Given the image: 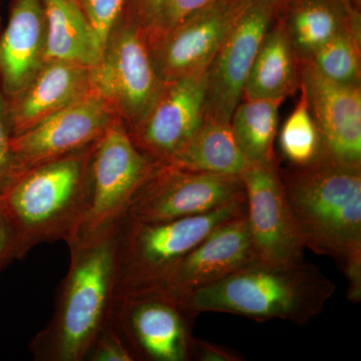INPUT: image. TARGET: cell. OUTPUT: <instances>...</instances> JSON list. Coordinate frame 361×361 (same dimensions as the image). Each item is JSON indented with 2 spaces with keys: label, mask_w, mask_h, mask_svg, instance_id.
Masks as SVG:
<instances>
[{
  "label": "cell",
  "mask_w": 361,
  "mask_h": 361,
  "mask_svg": "<svg viewBox=\"0 0 361 361\" xmlns=\"http://www.w3.org/2000/svg\"><path fill=\"white\" fill-rule=\"evenodd\" d=\"M306 249L334 259L348 279L350 302L361 300V167L323 155L310 165L279 168Z\"/></svg>",
  "instance_id": "1"
},
{
  "label": "cell",
  "mask_w": 361,
  "mask_h": 361,
  "mask_svg": "<svg viewBox=\"0 0 361 361\" xmlns=\"http://www.w3.org/2000/svg\"><path fill=\"white\" fill-rule=\"evenodd\" d=\"M116 226L101 236L68 244L71 262L51 322L30 349L39 361H85L110 322L116 292Z\"/></svg>",
  "instance_id": "2"
},
{
  "label": "cell",
  "mask_w": 361,
  "mask_h": 361,
  "mask_svg": "<svg viewBox=\"0 0 361 361\" xmlns=\"http://www.w3.org/2000/svg\"><path fill=\"white\" fill-rule=\"evenodd\" d=\"M336 285L305 259L289 265L253 262L185 301L197 315L228 313L262 322L305 325L324 310Z\"/></svg>",
  "instance_id": "3"
},
{
  "label": "cell",
  "mask_w": 361,
  "mask_h": 361,
  "mask_svg": "<svg viewBox=\"0 0 361 361\" xmlns=\"http://www.w3.org/2000/svg\"><path fill=\"white\" fill-rule=\"evenodd\" d=\"M94 144L25 171L0 191L16 232L18 258L39 244H68L75 237L87 205Z\"/></svg>",
  "instance_id": "4"
},
{
  "label": "cell",
  "mask_w": 361,
  "mask_h": 361,
  "mask_svg": "<svg viewBox=\"0 0 361 361\" xmlns=\"http://www.w3.org/2000/svg\"><path fill=\"white\" fill-rule=\"evenodd\" d=\"M246 212L235 202L211 212L160 222L125 217L116 235V297L161 291L194 247L218 226Z\"/></svg>",
  "instance_id": "5"
},
{
  "label": "cell",
  "mask_w": 361,
  "mask_h": 361,
  "mask_svg": "<svg viewBox=\"0 0 361 361\" xmlns=\"http://www.w3.org/2000/svg\"><path fill=\"white\" fill-rule=\"evenodd\" d=\"M157 164L137 148L120 118L113 121L92 148L87 205L68 244L96 238L120 224Z\"/></svg>",
  "instance_id": "6"
},
{
  "label": "cell",
  "mask_w": 361,
  "mask_h": 361,
  "mask_svg": "<svg viewBox=\"0 0 361 361\" xmlns=\"http://www.w3.org/2000/svg\"><path fill=\"white\" fill-rule=\"evenodd\" d=\"M90 82L128 132L146 116L164 84L144 35L123 18L109 35L102 59L90 68Z\"/></svg>",
  "instance_id": "7"
},
{
  "label": "cell",
  "mask_w": 361,
  "mask_h": 361,
  "mask_svg": "<svg viewBox=\"0 0 361 361\" xmlns=\"http://www.w3.org/2000/svg\"><path fill=\"white\" fill-rule=\"evenodd\" d=\"M196 313L167 292L116 297L111 322L135 361L192 360Z\"/></svg>",
  "instance_id": "8"
},
{
  "label": "cell",
  "mask_w": 361,
  "mask_h": 361,
  "mask_svg": "<svg viewBox=\"0 0 361 361\" xmlns=\"http://www.w3.org/2000/svg\"><path fill=\"white\" fill-rule=\"evenodd\" d=\"M245 199L241 177L159 163L135 194L126 217L142 222L182 219Z\"/></svg>",
  "instance_id": "9"
},
{
  "label": "cell",
  "mask_w": 361,
  "mask_h": 361,
  "mask_svg": "<svg viewBox=\"0 0 361 361\" xmlns=\"http://www.w3.org/2000/svg\"><path fill=\"white\" fill-rule=\"evenodd\" d=\"M241 179L256 262L289 265L303 260L305 241L285 193L277 160L251 164Z\"/></svg>",
  "instance_id": "10"
},
{
  "label": "cell",
  "mask_w": 361,
  "mask_h": 361,
  "mask_svg": "<svg viewBox=\"0 0 361 361\" xmlns=\"http://www.w3.org/2000/svg\"><path fill=\"white\" fill-rule=\"evenodd\" d=\"M278 8L277 0H251L240 16L207 68L204 118L230 123Z\"/></svg>",
  "instance_id": "11"
},
{
  "label": "cell",
  "mask_w": 361,
  "mask_h": 361,
  "mask_svg": "<svg viewBox=\"0 0 361 361\" xmlns=\"http://www.w3.org/2000/svg\"><path fill=\"white\" fill-rule=\"evenodd\" d=\"M206 70L164 82L151 108L129 135L137 148L157 163L171 161L204 118Z\"/></svg>",
  "instance_id": "12"
},
{
  "label": "cell",
  "mask_w": 361,
  "mask_h": 361,
  "mask_svg": "<svg viewBox=\"0 0 361 361\" xmlns=\"http://www.w3.org/2000/svg\"><path fill=\"white\" fill-rule=\"evenodd\" d=\"M116 118L109 104L92 94L14 135L11 149L18 175L92 146Z\"/></svg>",
  "instance_id": "13"
},
{
  "label": "cell",
  "mask_w": 361,
  "mask_h": 361,
  "mask_svg": "<svg viewBox=\"0 0 361 361\" xmlns=\"http://www.w3.org/2000/svg\"><path fill=\"white\" fill-rule=\"evenodd\" d=\"M251 0H217L149 45L163 82L206 70Z\"/></svg>",
  "instance_id": "14"
},
{
  "label": "cell",
  "mask_w": 361,
  "mask_h": 361,
  "mask_svg": "<svg viewBox=\"0 0 361 361\" xmlns=\"http://www.w3.org/2000/svg\"><path fill=\"white\" fill-rule=\"evenodd\" d=\"M300 87L319 130L325 155L361 167V85L336 84L300 61Z\"/></svg>",
  "instance_id": "15"
},
{
  "label": "cell",
  "mask_w": 361,
  "mask_h": 361,
  "mask_svg": "<svg viewBox=\"0 0 361 361\" xmlns=\"http://www.w3.org/2000/svg\"><path fill=\"white\" fill-rule=\"evenodd\" d=\"M256 262L246 212L223 223L180 261L164 292L186 301L195 292Z\"/></svg>",
  "instance_id": "16"
},
{
  "label": "cell",
  "mask_w": 361,
  "mask_h": 361,
  "mask_svg": "<svg viewBox=\"0 0 361 361\" xmlns=\"http://www.w3.org/2000/svg\"><path fill=\"white\" fill-rule=\"evenodd\" d=\"M90 68L66 61L44 63L20 94L7 99L11 135L23 134L56 111L96 94Z\"/></svg>",
  "instance_id": "17"
},
{
  "label": "cell",
  "mask_w": 361,
  "mask_h": 361,
  "mask_svg": "<svg viewBox=\"0 0 361 361\" xmlns=\"http://www.w3.org/2000/svg\"><path fill=\"white\" fill-rule=\"evenodd\" d=\"M47 25L42 0H13L0 37V87L6 99L20 94L44 63Z\"/></svg>",
  "instance_id": "18"
},
{
  "label": "cell",
  "mask_w": 361,
  "mask_h": 361,
  "mask_svg": "<svg viewBox=\"0 0 361 361\" xmlns=\"http://www.w3.org/2000/svg\"><path fill=\"white\" fill-rule=\"evenodd\" d=\"M277 20L303 61L341 32L360 25L361 6L350 0H291L280 4Z\"/></svg>",
  "instance_id": "19"
},
{
  "label": "cell",
  "mask_w": 361,
  "mask_h": 361,
  "mask_svg": "<svg viewBox=\"0 0 361 361\" xmlns=\"http://www.w3.org/2000/svg\"><path fill=\"white\" fill-rule=\"evenodd\" d=\"M44 1L47 40L44 63L66 61L92 68L104 44L75 0Z\"/></svg>",
  "instance_id": "20"
},
{
  "label": "cell",
  "mask_w": 361,
  "mask_h": 361,
  "mask_svg": "<svg viewBox=\"0 0 361 361\" xmlns=\"http://www.w3.org/2000/svg\"><path fill=\"white\" fill-rule=\"evenodd\" d=\"M299 89L300 61L276 16L252 65L242 99L284 102Z\"/></svg>",
  "instance_id": "21"
},
{
  "label": "cell",
  "mask_w": 361,
  "mask_h": 361,
  "mask_svg": "<svg viewBox=\"0 0 361 361\" xmlns=\"http://www.w3.org/2000/svg\"><path fill=\"white\" fill-rule=\"evenodd\" d=\"M171 165L205 174L241 177L251 164L240 149L230 123L204 118Z\"/></svg>",
  "instance_id": "22"
},
{
  "label": "cell",
  "mask_w": 361,
  "mask_h": 361,
  "mask_svg": "<svg viewBox=\"0 0 361 361\" xmlns=\"http://www.w3.org/2000/svg\"><path fill=\"white\" fill-rule=\"evenodd\" d=\"M283 102L242 99L230 125L235 140L250 164L277 160L274 142L279 127V110Z\"/></svg>",
  "instance_id": "23"
},
{
  "label": "cell",
  "mask_w": 361,
  "mask_h": 361,
  "mask_svg": "<svg viewBox=\"0 0 361 361\" xmlns=\"http://www.w3.org/2000/svg\"><path fill=\"white\" fill-rule=\"evenodd\" d=\"M299 90L300 97L295 108L287 116L277 134L282 156L288 165L296 167L310 165L325 154L322 135L311 113L305 92L301 87Z\"/></svg>",
  "instance_id": "24"
},
{
  "label": "cell",
  "mask_w": 361,
  "mask_h": 361,
  "mask_svg": "<svg viewBox=\"0 0 361 361\" xmlns=\"http://www.w3.org/2000/svg\"><path fill=\"white\" fill-rule=\"evenodd\" d=\"M303 61L336 84L361 85V25L341 32Z\"/></svg>",
  "instance_id": "25"
},
{
  "label": "cell",
  "mask_w": 361,
  "mask_h": 361,
  "mask_svg": "<svg viewBox=\"0 0 361 361\" xmlns=\"http://www.w3.org/2000/svg\"><path fill=\"white\" fill-rule=\"evenodd\" d=\"M217 0H165L155 20L146 32L142 33L148 45L167 35L187 18L210 6Z\"/></svg>",
  "instance_id": "26"
},
{
  "label": "cell",
  "mask_w": 361,
  "mask_h": 361,
  "mask_svg": "<svg viewBox=\"0 0 361 361\" xmlns=\"http://www.w3.org/2000/svg\"><path fill=\"white\" fill-rule=\"evenodd\" d=\"M85 18L106 45V39L122 18L125 0H75Z\"/></svg>",
  "instance_id": "27"
},
{
  "label": "cell",
  "mask_w": 361,
  "mask_h": 361,
  "mask_svg": "<svg viewBox=\"0 0 361 361\" xmlns=\"http://www.w3.org/2000/svg\"><path fill=\"white\" fill-rule=\"evenodd\" d=\"M85 360L135 361L132 351L111 320L92 344Z\"/></svg>",
  "instance_id": "28"
},
{
  "label": "cell",
  "mask_w": 361,
  "mask_h": 361,
  "mask_svg": "<svg viewBox=\"0 0 361 361\" xmlns=\"http://www.w3.org/2000/svg\"><path fill=\"white\" fill-rule=\"evenodd\" d=\"M11 137L7 99L0 87V191L18 174L11 149Z\"/></svg>",
  "instance_id": "29"
},
{
  "label": "cell",
  "mask_w": 361,
  "mask_h": 361,
  "mask_svg": "<svg viewBox=\"0 0 361 361\" xmlns=\"http://www.w3.org/2000/svg\"><path fill=\"white\" fill-rule=\"evenodd\" d=\"M165 0H125L122 18L142 33L149 30Z\"/></svg>",
  "instance_id": "30"
},
{
  "label": "cell",
  "mask_w": 361,
  "mask_h": 361,
  "mask_svg": "<svg viewBox=\"0 0 361 361\" xmlns=\"http://www.w3.org/2000/svg\"><path fill=\"white\" fill-rule=\"evenodd\" d=\"M18 258L16 232L0 200V272Z\"/></svg>",
  "instance_id": "31"
},
{
  "label": "cell",
  "mask_w": 361,
  "mask_h": 361,
  "mask_svg": "<svg viewBox=\"0 0 361 361\" xmlns=\"http://www.w3.org/2000/svg\"><path fill=\"white\" fill-rule=\"evenodd\" d=\"M192 360L242 361L244 357L231 348L194 337Z\"/></svg>",
  "instance_id": "32"
},
{
  "label": "cell",
  "mask_w": 361,
  "mask_h": 361,
  "mask_svg": "<svg viewBox=\"0 0 361 361\" xmlns=\"http://www.w3.org/2000/svg\"><path fill=\"white\" fill-rule=\"evenodd\" d=\"M350 1L355 4L356 6H361V0H350Z\"/></svg>",
  "instance_id": "33"
},
{
  "label": "cell",
  "mask_w": 361,
  "mask_h": 361,
  "mask_svg": "<svg viewBox=\"0 0 361 361\" xmlns=\"http://www.w3.org/2000/svg\"><path fill=\"white\" fill-rule=\"evenodd\" d=\"M277 1H278V4H279V6H280V4H286V2L291 1V0H277Z\"/></svg>",
  "instance_id": "34"
}]
</instances>
